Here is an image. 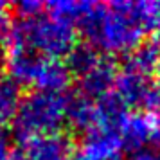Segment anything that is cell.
Returning <instances> with one entry per match:
<instances>
[{
	"mask_svg": "<svg viewBox=\"0 0 160 160\" xmlns=\"http://www.w3.org/2000/svg\"><path fill=\"white\" fill-rule=\"evenodd\" d=\"M158 22L160 0H115L95 4L81 29L97 49L110 54H124L140 47Z\"/></svg>",
	"mask_w": 160,
	"mask_h": 160,
	"instance_id": "1",
	"label": "cell"
},
{
	"mask_svg": "<svg viewBox=\"0 0 160 160\" xmlns=\"http://www.w3.org/2000/svg\"><path fill=\"white\" fill-rule=\"evenodd\" d=\"M76 47V29L70 23L49 15L45 6L43 11L36 15L18 16L6 32V49H20L51 59L70 56Z\"/></svg>",
	"mask_w": 160,
	"mask_h": 160,
	"instance_id": "2",
	"label": "cell"
},
{
	"mask_svg": "<svg viewBox=\"0 0 160 160\" xmlns=\"http://www.w3.org/2000/svg\"><path fill=\"white\" fill-rule=\"evenodd\" d=\"M68 112L70 97L63 90H32L18 101L13 124L22 138L58 135Z\"/></svg>",
	"mask_w": 160,
	"mask_h": 160,
	"instance_id": "3",
	"label": "cell"
},
{
	"mask_svg": "<svg viewBox=\"0 0 160 160\" xmlns=\"http://www.w3.org/2000/svg\"><path fill=\"white\" fill-rule=\"evenodd\" d=\"M6 68L16 87L32 90H63L70 78V70L61 59H51L20 49H6Z\"/></svg>",
	"mask_w": 160,
	"mask_h": 160,
	"instance_id": "4",
	"label": "cell"
},
{
	"mask_svg": "<svg viewBox=\"0 0 160 160\" xmlns=\"http://www.w3.org/2000/svg\"><path fill=\"white\" fill-rule=\"evenodd\" d=\"M68 61V70L79 79V95L92 101H101L112 92L117 68L106 56L90 47H76L70 52Z\"/></svg>",
	"mask_w": 160,
	"mask_h": 160,
	"instance_id": "5",
	"label": "cell"
},
{
	"mask_svg": "<svg viewBox=\"0 0 160 160\" xmlns=\"http://www.w3.org/2000/svg\"><path fill=\"white\" fill-rule=\"evenodd\" d=\"M9 160H74V149L63 135L22 138Z\"/></svg>",
	"mask_w": 160,
	"mask_h": 160,
	"instance_id": "6",
	"label": "cell"
},
{
	"mask_svg": "<svg viewBox=\"0 0 160 160\" xmlns=\"http://www.w3.org/2000/svg\"><path fill=\"white\" fill-rule=\"evenodd\" d=\"M115 133L122 148L144 149L148 144H153L155 137V113L148 112H124L115 122Z\"/></svg>",
	"mask_w": 160,
	"mask_h": 160,
	"instance_id": "7",
	"label": "cell"
},
{
	"mask_svg": "<svg viewBox=\"0 0 160 160\" xmlns=\"http://www.w3.org/2000/svg\"><path fill=\"white\" fill-rule=\"evenodd\" d=\"M94 6V2H83V0H59V2L45 4V11L63 22L70 23L72 27L76 25L81 27L90 16Z\"/></svg>",
	"mask_w": 160,
	"mask_h": 160,
	"instance_id": "8",
	"label": "cell"
},
{
	"mask_svg": "<svg viewBox=\"0 0 160 160\" xmlns=\"http://www.w3.org/2000/svg\"><path fill=\"white\" fill-rule=\"evenodd\" d=\"M18 101V87L11 79L0 78V131L8 122L13 121Z\"/></svg>",
	"mask_w": 160,
	"mask_h": 160,
	"instance_id": "9",
	"label": "cell"
},
{
	"mask_svg": "<svg viewBox=\"0 0 160 160\" xmlns=\"http://www.w3.org/2000/svg\"><path fill=\"white\" fill-rule=\"evenodd\" d=\"M146 110H149L151 113L160 112V74L153 79L151 92H149V99H148V106Z\"/></svg>",
	"mask_w": 160,
	"mask_h": 160,
	"instance_id": "10",
	"label": "cell"
},
{
	"mask_svg": "<svg viewBox=\"0 0 160 160\" xmlns=\"http://www.w3.org/2000/svg\"><path fill=\"white\" fill-rule=\"evenodd\" d=\"M130 160H160V149L158 148H144L133 151Z\"/></svg>",
	"mask_w": 160,
	"mask_h": 160,
	"instance_id": "11",
	"label": "cell"
},
{
	"mask_svg": "<svg viewBox=\"0 0 160 160\" xmlns=\"http://www.w3.org/2000/svg\"><path fill=\"white\" fill-rule=\"evenodd\" d=\"M9 27V8L8 4L0 2V36H4L8 32Z\"/></svg>",
	"mask_w": 160,
	"mask_h": 160,
	"instance_id": "12",
	"label": "cell"
},
{
	"mask_svg": "<svg viewBox=\"0 0 160 160\" xmlns=\"http://www.w3.org/2000/svg\"><path fill=\"white\" fill-rule=\"evenodd\" d=\"M153 146L160 149V113H155V137H153Z\"/></svg>",
	"mask_w": 160,
	"mask_h": 160,
	"instance_id": "13",
	"label": "cell"
},
{
	"mask_svg": "<svg viewBox=\"0 0 160 160\" xmlns=\"http://www.w3.org/2000/svg\"><path fill=\"white\" fill-rule=\"evenodd\" d=\"M0 160H9V149L8 144H6V138L0 131Z\"/></svg>",
	"mask_w": 160,
	"mask_h": 160,
	"instance_id": "14",
	"label": "cell"
},
{
	"mask_svg": "<svg viewBox=\"0 0 160 160\" xmlns=\"http://www.w3.org/2000/svg\"><path fill=\"white\" fill-rule=\"evenodd\" d=\"M153 47L158 51V54H160V22H158V25H157V29H155V36H153Z\"/></svg>",
	"mask_w": 160,
	"mask_h": 160,
	"instance_id": "15",
	"label": "cell"
},
{
	"mask_svg": "<svg viewBox=\"0 0 160 160\" xmlns=\"http://www.w3.org/2000/svg\"><path fill=\"white\" fill-rule=\"evenodd\" d=\"M112 160H121V157H117V158H112Z\"/></svg>",
	"mask_w": 160,
	"mask_h": 160,
	"instance_id": "16",
	"label": "cell"
}]
</instances>
